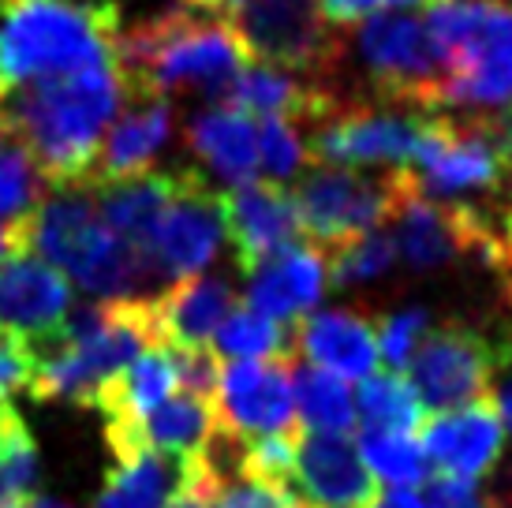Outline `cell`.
Listing matches in <instances>:
<instances>
[{
	"instance_id": "obj_1",
	"label": "cell",
	"mask_w": 512,
	"mask_h": 508,
	"mask_svg": "<svg viewBox=\"0 0 512 508\" xmlns=\"http://www.w3.org/2000/svg\"><path fill=\"white\" fill-rule=\"evenodd\" d=\"M128 101L131 83L120 60H113L23 86L0 101V116L38 161L45 184L57 191H86L101 142Z\"/></svg>"
},
{
	"instance_id": "obj_2",
	"label": "cell",
	"mask_w": 512,
	"mask_h": 508,
	"mask_svg": "<svg viewBox=\"0 0 512 508\" xmlns=\"http://www.w3.org/2000/svg\"><path fill=\"white\" fill-rule=\"evenodd\" d=\"M116 0H0V101L23 86L116 60Z\"/></svg>"
},
{
	"instance_id": "obj_3",
	"label": "cell",
	"mask_w": 512,
	"mask_h": 508,
	"mask_svg": "<svg viewBox=\"0 0 512 508\" xmlns=\"http://www.w3.org/2000/svg\"><path fill=\"white\" fill-rule=\"evenodd\" d=\"M116 60L131 94H202L210 105H221L251 64L232 23H214L210 15L199 19L191 8H169L124 27Z\"/></svg>"
},
{
	"instance_id": "obj_4",
	"label": "cell",
	"mask_w": 512,
	"mask_h": 508,
	"mask_svg": "<svg viewBox=\"0 0 512 508\" xmlns=\"http://www.w3.org/2000/svg\"><path fill=\"white\" fill-rule=\"evenodd\" d=\"M19 251L45 258L86 296L98 299H154L161 284L154 269L131 243L105 225L90 191H57L19 225Z\"/></svg>"
},
{
	"instance_id": "obj_5",
	"label": "cell",
	"mask_w": 512,
	"mask_h": 508,
	"mask_svg": "<svg viewBox=\"0 0 512 508\" xmlns=\"http://www.w3.org/2000/svg\"><path fill=\"white\" fill-rule=\"evenodd\" d=\"M105 314L94 333L79 340L49 337L34 344L38 352V378L30 396L34 400H64L75 408H94L105 381H113L131 367L146 348H161L154 299H101Z\"/></svg>"
},
{
	"instance_id": "obj_6",
	"label": "cell",
	"mask_w": 512,
	"mask_h": 508,
	"mask_svg": "<svg viewBox=\"0 0 512 508\" xmlns=\"http://www.w3.org/2000/svg\"><path fill=\"white\" fill-rule=\"evenodd\" d=\"M427 27L449 64L441 113H494L512 105V4L505 0H441Z\"/></svg>"
},
{
	"instance_id": "obj_7",
	"label": "cell",
	"mask_w": 512,
	"mask_h": 508,
	"mask_svg": "<svg viewBox=\"0 0 512 508\" xmlns=\"http://www.w3.org/2000/svg\"><path fill=\"white\" fill-rule=\"evenodd\" d=\"M356 64V83H363L352 101H378L400 109L441 113L449 64L441 57L427 19L404 12H382L359 23L352 42L344 45V64Z\"/></svg>"
},
{
	"instance_id": "obj_8",
	"label": "cell",
	"mask_w": 512,
	"mask_h": 508,
	"mask_svg": "<svg viewBox=\"0 0 512 508\" xmlns=\"http://www.w3.org/2000/svg\"><path fill=\"white\" fill-rule=\"evenodd\" d=\"M512 367V322H464L449 318L430 325L419 340L408 374L423 408L441 415L483 396H494V378Z\"/></svg>"
},
{
	"instance_id": "obj_9",
	"label": "cell",
	"mask_w": 512,
	"mask_h": 508,
	"mask_svg": "<svg viewBox=\"0 0 512 508\" xmlns=\"http://www.w3.org/2000/svg\"><path fill=\"white\" fill-rule=\"evenodd\" d=\"M415 187L412 169H341L314 165L296 195L303 240L318 254L356 240L363 232L385 228L397 217L404 195Z\"/></svg>"
},
{
	"instance_id": "obj_10",
	"label": "cell",
	"mask_w": 512,
	"mask_h": 508,
	"mask_svg": "<svg viewBox=\"0 0 512 508\" xmlns=\"http://www.w3.org/2000/svg\"><path fill=\"white\" fill-rule=\"evenodd\" d=\"M228 23L251 64L341 86L348 38L322 15L318 0H243Z\"/></svg>"
},
{
	"instance_id": "obj_11",
	"label": "cell",
	"mask_w": 512,
	"mask_h": 508,
	"mask_svg": "<svg viewBox=\"0 0 512 508\" xmlns=\"http://www.w3.org/2000/svg\"><path fill=\"white\" fill-rule=\"evenodd\" d=\"M509 157L486 113H430L412 176L419 191L445 202L498 198L509 184Z\"/></svg>"
},
{
	"instance_id": "obj_12",
	"label": "cell",
	"mask_w": 512,
	"mask_h": 508,
	"mask_svg": "<svg viewBox=\"0 0 512 508\" xmlns=\"http://www.w3.org/2000/svg\"><path fill=\"white\" fill-rule=\"evenodd\" d=\"M430 113L378 101H344L337 113L311 127V165L341 169H412Z\"/></svg>"
},
{
	"instance_id": "obj_13",
	"label": "cell",
	"mask_w": 512,
	"mask_h": 508,
	"mask_svg": "<svg viewBox=\"0 0 512 508\" xmlns=\"http://www.w3.org/2000/svg\"><path fill=\"white\" fill-rule=\"evenodd\" d=\"M225 236V195H217L199 169H184V184L165 206L143 254L157 281L180 284L214 262Z\"/></svg>"
},
{
	"instance_id": "obj_14",
	"label": "cell",
	"mask_w": 512,
	"mask_h": 508,
	"mask_svg": "<svg viewBox=\"0 0 512 508\" xmlns=\"http://www.w3.org/2000/svg\"><path fill=\"white\" fill-rule=\"evenodd\" d=\"M292 374H296V355L221 363L217 430L247 445L299 426Z\"/></svg>"
},
{
	"instance_id": "obj_15",
	"label": "cell",
	"mask_w": 512,
	"mask_h": 508,
	"mask_svg": "<svg viewBox=\"0 0 512 508\" xmlns=\"http://www.w3.org/2000/svg\"><path fill=\"white\" fill-rule=\"evenodd\" d=\"M225 228L243 277H251L277 254L303 247L296 195L273 180H251L225 191Z\"/></svg>"
},
{
	"instance_id": "obj_16",
	"label": "cell",
	"mask_w": 512,
	"mask_h": 508,
	"mask_svg": "<svg viewBox=\"0 0 512 508\" xmlns=\"http://www.w3.org/2000/svg\"><path fill=\"white\" fill-rule=\"evenodd\" d=\"M423 452L438 475L479 482L501 464L505 452V423L494 396L456 411H441L423 426Z\"/></svg>"
},
{
	"instance_id": "obj_17",
	"label": "cell",
	"mask_w": 512,
	"mask_h": 508,
	"mask_svg": "<svg viewBox=\"0 0 512 508\" xmlns=\"http://www.w3.org/2000/svg\"><path fill=\"white\" fill-rule=\"evenodd\" d=\"M72 281L45 258L15 251L0 262V325L30 344L57 337L64 318L72 314Z\"/></svg>"
},
{
	"instance_id": "obj_18",
	"label": "cell",
	"mask_w": 512,
	"mask_h": 508,
	"mask_svg": "<svg viewBox=\"0 0 512 508\" xmlns=\"http://www.w3.org/2000/svg\"><path fill=\"white\" fill-rule=\"evenodd\" d=\"M296 497L314 508H370L378 497V482L352 438L299 430Z\"/></svg>"
},
{
	"instance_id": "obj_19",
	"label": "cell",
	"mask_w": 512,
	"mask_h": 508,
	"mask_svg": "<svg viewBox=\"0 0 512 508\" xmlns=\"http://www.w3.org/2000/svg\"><path fill=\"white\" fill-rule=\"evenodd\" d=\"M292 355H303L307 367L329 370L344 381L370 378L382 355H378V329L359 311H318L292 325Z\"/></svg>"
},
{
	"instance_id": "obj_20",
	"label": "cell",
	"mask_w": 512,
	"mask_h": 508,
	"mask_svg": "<svg viewBox=\"0 0 512 508\" xmlns=\"http://www.w3.org/2000/svg\"><path fill=\"white\" fill-rule=\"evenodd\" d=\"M172 135V101L157 94H131L124 113L116 116L109 135L101 142L86 191H101L120 180H131L139 172H150V161L161 154V146Z\"/></svg>"
},
{
	"instance_id": "obj_21",
	"label": "cell",
	"mask_w": 512,
	"mask_h": 508,
	"mask_svg": "<svg viewBox=\"0 0 512 508\" xmlns=\"http://www.w3.org/2000/svg\"><path fill=\"white\" fill-rule=\"evenodd\" d=\"M326 284V258L314 247H292L247 277L243 307L277 325H296L299 318H307L318 307Z\"/></svg>"
},
{
	"instance_id": "obj_22",
	"label": "cell",
	"mask_w": 512,
	"mask_h": 508,
	"mask_svg": "<svg viewBox=\"0 0 512 508\" xmlns=\"http://www.w3.org/2000/svg\"><path fill=\"white\" fill-rule=\"evenodd\" d=\"M232 311L236 292L225 277H191L154 296L157 333L169 348H210L214 333Z\"/></svg>"
},
{
	"instance_id": "obj_23",
	"label": "cell",
	"mask_w": 512,
	"mask_h": 508,
	"mask_svg": "<svg viewBox=\"0 0 512 508\" xmlns=\"http://www.w3.org/2000/svg\"><path fill=\"white\" fill-rule=\"evenodd\" d=\"M191 154L232 187L258 180V124L232 105H206L184 127Z\"/></svg>"
},
{
	"instance_id": "obj_24",
	"label": "cell",
	"mask_w": 512,
	"mask_h": 508,
	"mask_svg": "<svg viewBox=\"0 0 512 508\" xmlns=\"http://www.w3.org/2000/svg\"><path fill=\"white\" fill-rule=\"evenodd\" d=\"M199 460L146 449L135 460L116 464L101 482L94 508H169L199 479Z\"/></svg>"
},
{
	"instance_id": "obj_25",
	"label": "cell",
	"mask_w": 512,
	"mask_h": 508,
	"mask_svg": "<svg viewBox=\"0 0 512 508\" xmlns=\"http://www.w3.org/2000/svg\"><path fill=\"white\" fill-rule=\"evenodd\" d=\"M180 184H184V169L139 172V176H131V180L101 187L98 210H101V217H105V225L113 228L120 240L131 243L135 251L143 254L150 232H154V225L161 221L165 206L176 198Z\"/></svg>"
},
{
	"instance_id": "obj_26",
	"label": "cell",
	"mask_w": 512,
	"mask_h": 508,
	"mask_svg": "<svg viewBox=\"0 0 512 508\" xmlns=\"http://www.w3.org/2000/svg\"><path fill=\"white\" fill-rule=\"evenodd\" d=\"M217 434V404L191 393H172L139 426V449L199 460Z\"/></svg>"
},
{
	"instance_id": "obj_27",
	"label": "cell",
	"mask_w": 512,
	"mask_h": 508,
	"mask_svg": "<svg viewBox=\"0 0 512 508\" xmlns=\"http://www.w3.org/2000/svg\"><path fill=\"white\" fill-rule=\"evenodd\" d=\"M292 389H296V411L303 430H311V434H341V438L356 434V396H352L344 378L318 367H296Z\"/></svg>"
},
{
	"instance_id": "obj_28",
	"label": "cell",
	"mask_w": 512,
	"mask_h": 508,
	"mask_svg": "<svg viewBox=\"0 0 512 508\" xmlns=\"http://www.w3.org/2000/svg\"><path fill=\"white\" fill-rule=\"evenodd\" d=\"M359 430H382V434H423L427 426V408L412 381L400 378L397 370H374L359 385Z\"/></svg>"
},
{
	"instance_id": "obj_29",
	"label": "cell",
	"mask_w": 512,
	"mask_h": 508,
	"mask_svg": "<svg viewBox=\"0 0 512 508\" xmlns=\"http://www.w3.org/2000/svg\"><path fill=\"white\" fill-rule=\"evenodd\" d=\"M42 456L12 400L0 396V508L38 497Z\"/></svg>"
},
{
	"instance_id": "obj_30",
	"label": "cell",
	"mask_w": 512,
	"mask_h": 508,
	"mask_svg": "<svg viewBox=\"0 0 512 508\" xmlns=\"http://www.w3.org/2000/svg\"><path fill=\"white\" fill-rule=\"evenodd\" d=\"M322 258H326L329 284L348 292V288L378 281V277H385L389 269L397 266V240H393V232L385 225L374 228V232H363V236L341 243V247H333Z\"/></svg>"
},
{
	"instance_id": "obj_31",
	"label": "cell",
	"mask_w": 512,
	"mask_h": 508,
	"mask_svg": "<svg viewBox=\"0 0 512 508\" xmlns=\"http://www.w3.org/2000/svg\"><path fill=\"white\" fill-rule=\"evenodd\" d=\"M210 352L225 363H240V359H273V355H292V333H285V325L270 322L262 314L247 311H232L221 322V329L210 340Z\"/></svg>"
},
{
	"instance_id": "obj_32",
	"label": "cell",
	"mask_w": 512,
	"mask_h": 508,
	"mask_svg": "<svg viewBox=\"0 0 512 508\" xmlns=\"http://www.w3.org/2000/svg\"><path fill=\"white\" fill-rule=\"evenodd\" d=\"M359 456L370 475L389 486H419L430 479V460L412 434H382V430H359Z\"/></svg>"
},
{
	"instance_id": "obj_33",
	"label": "cell",
	"mask_w": 512,
	"mask_h": 508,
	"mask_svg": "<svg viewBox=\"0 0 512 508\" xmlns=\"http://www.w3.org/2000/svg\"><path fill=\"white\" fill-rule=\"evenodd\" d=\"M311 165L307 139L299 135V124L281 116H262L258 120V169L266 172L273 184H288L292 176Z\"/></svg>"
},
{
	"instance_id": "obj_34",
	"label": "cell",
	"mask_w": 512,
	"mask_h": 508,
	"mask_svg": "<svg viewBox=\"0 0 512 508\" xmlns=\"http://www.w3.org/2000/svg\"><path fill=\"white\" fill-rule=\"evenodd\" d=\"M427 329L430 314L423 307H404L397 314H385L382 322H378V355H382L385 367H393L397 374L408 370L419 340L427 337Z\"/></svg>"
},
{
	"instance_id": "obj_35",
	"label": "cell",
	"mask_w": 512,
	"mask_h": 508,
	"mask_svg": "<svg viewBox=\"0 0 512 508\" xmlns=\"http://www.w3.org/2000/svg\"><path fill=\"white\" fill-rule=\"evenodd\" d=\"M38 378V352L27 337L0 325V396L12 400L15 393H30Z\"/></svg>"
},
{
	"instance_id": "obj_36",
	"label": "cell",
	"mask_w": 512,
	"mask_h": 508,
	"mask_svg": "<svg viewBox=\"0 0 512 508\" xmlns=\"http://www.w3.org/2000/svg\"><path fill=\"white\" fill-rule=\"evenodd\" d=\"M214 508H299V501L281 486L251 479L240 471L214 486Z\"/></svg>"
},
{
	"instance_id": "obj_37",
	"label": "cell",
	"mask_w": 512,
	"mask_h": 508,
	"mask_svg": "<svg viewBox=\"0 0 512 508\" xmlns=\"http://www.w3.org/2000/svg\"><path fill=\"white\" fill-rule=\"evenodd\" d=\"M423 508H498L494 494L479 490V482L453 479V475H430Z\"/></svg>"
},
{
	"instance_id": "obj_38",
	"label": "cell",
	"mask_w": 512,
	"mask_h": 508,
	"mask_svg": "<svg viewBox=\"0 0 512 508\" xmlns=\"http://www.w3.org/2000/svg\"><path fill=\"white\" fill-rule=\"evenodd\" d=\"M419 4H441V0H318V8L333 27H348V23H363L370 15L397 12V8H419Z\"/></svg>"
},
{
	"instance_id": "obj_39",
	"label": "cell",
	"mask_w": 512,
	"mask_h": 508,
	"mask_svg": "<svg viewBox=\"0 0 512 508\" xmlns=\"http://www.w3.org/2000/svg\"><path fill=\"white\" fill-rule=\"evenodd\" d=\"M214 486H217V479L210 475L206 460H202V464H199V479L191 482V490H184V494L176 497L169 508H214Z\"/></svg>"
},
{
	"instance_id": "obj_40",
	"label": "cell",
	"mask_w": 512,
	"mask_h": 508,
	"mask_svg": "<svg viewBox=\"0 0 512 508\" xmlns=\"http://www.w3.org/2000/svg\"><path fill=\"white\" fill-rule=\"evenodd\" d=\"M370 508H423V501H419V494L408 490V486H393V490H385V494L374 497Z\"/></svg>"
},
{
	"instance_id": "obj_41",
	"label": "cell",
	"mask_w": 512,
	"mask_h": 508,
	"mask_svg": "<svg viewBox=\"0 0 512 508\" xmlns=\"http://www.w3.org/2000/svg\"><path fill=\"white\" fill-rule=\"evenodd\" d=\"M486 116H490V124H494V131H498V142H501V150H505V157H509V169H512V105L494 109V113H486Z\"/></svg>"
},
{
	"instance_id": "obj_42",
	"label": "cell",
	"mask_w": 512,
	"mask_h": 508,
	"mask_svg": "<svg viewBox=\"0 0 512 508\" xmlns=\"http://www.w3.org/2000/svg\"><path fill=\"white\" fill-rule=\"evenodd\" d=\"M191 12H202V15H236V8H240L243 0H184Z\"/></svg>"
},
{
	"instance_id": "obj_43",
	"label": "cell",
	"mask_w": 512,
	"mask_h": 508,
	"mask_svg": "<svg viewBox=\"0 0 512 508\" xmlns=\"http://www.w3.org/2000/svg\"><path fill=\"white\" fill-rule=\"evenodd\" d=\"M15 251H19V236H15V228L0 225V262H4L8 254H15Z\"/></svg>"
},
{
	"instance_id": "obj_44",
	"label": "cell",
	"mask_w": 512,
	"mask_h": 508,
	"mask_svg": "<svg viewBox=\"0 0 512 508\" xmlns=\"http://www.w3.org/2000/svg\"><path fill=\"white\" fill-rule=\"evenodd\" d=\"M8 508H72L68 501H57V497H30V501H19V505H8Z\"/></svg>"
},
{
	"instance_id": "obj_45",
	"label": "cell",
	"mask_w": 512,
	"mask_h": 508,
	"mask_svg": "<svg viewBox=\"0 0 512 508\" xmlns=\"http://www.w3.org/2000/svg\"><path fill=\"white\" fill-rule=\"evenodd\" d=\"M498 408H501V419H505V423H509V430H512V374L505 378V389H501Z\"/></svg>"
},
{
	"instance_id": "obj_46",
	"label": "cell",
	"mask_w": 512,
	"mask_h": 508,
	"mask_svg": "<svg viewBox=\"0 0 512 508\" xmlns=\"http://www.w3.org/2000/svg\"><path fill=\"white\" fill-rule=\"evenodd\" d=\"M501 292H505V303L512 307V269L509 273H501Z\"/></svg>"
},
{
	"instance_id": "obj_47",
	"label": "cell",
	"mask_w": 512,
	"mask_h": 508,
	"mask_svg": "<svg viewBox=\"0 0 512 508\" xmlns=\"http://www.w3.org/2000/svg\"><path fill=\"white\" fill-rule=\"evenodd\" d=\"M299 508H311V505H299Z\"/></svg>"
},
{
	"instance_id": "obj_48",
	"label": "cell",
	"mask_w": 512,
	"mask_h": 508,
	"mask_svg": "<svg viewBox=\"0 0 512 508\" xmlns=\"http://www.w3.org/2000/svg\"><path fill=\"white\" fill-rule=\"evenodd\" d=\"M311 508H314V505H311Z\"/></svg>"
}]
</instances>
